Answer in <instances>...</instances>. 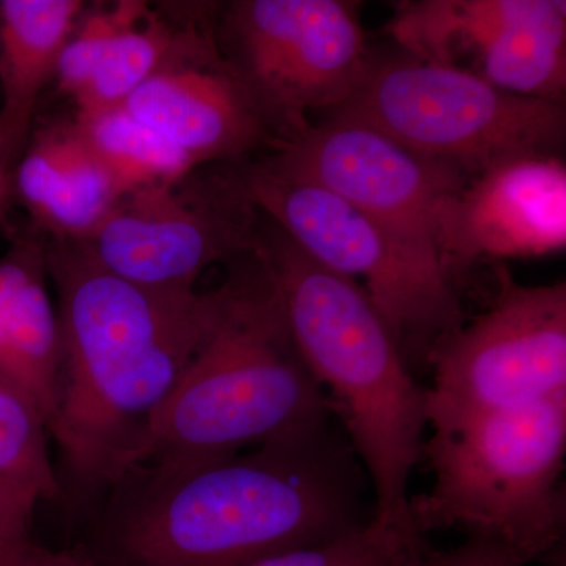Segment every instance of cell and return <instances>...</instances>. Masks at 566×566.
Returning a JSON list of instances; mask_svg holds the SVG:
<instances>
[{
	"label": "cell",
	"instance_id": "obj_1",
	"mask_svg": "<svg viewBox=\"0 0 566 566\" xmlns=\"http://www.w3.org/2000/svg\"><path fill=\"white\" fill-rule=\"evenodd\" d=\"M346 438L318 430L207 463H148L87 513L95 566H245L374 520Z\"/></svg>",
	"mask_w": 566,
	"mask_h": 566
},
{
	"label": "cell",
	"instance_id": "obj_2",
	"mask_svg": "<svg viewBox=\"0 0 566 566\" xmlns=\"http://www.w3.org/2000/svg\"><path fill=\"white\" fill-rule=\"evenodd\" d=\"M46 240L57 292L61 398L52 420L62 499L91 512L132 464L219 307V290L175 293L112 274L80 241Z\"/></svg>",
	"mask_w": 566,
	"mask_h": 566
},
{
	"label": "cell",
	"instance_id": "obj_3",
	"mask_svg": "<svg viewBox=\"0 0 566 566\" xmlns=\"http://www.w3.org/2000/svg\"><path fill=\"white\" fill-rule=\"evenodd\" d=\"M227 266L210 329L129 469L223 460L329 423V401L297 352L262 249Z\"/></svg>",
	"mask_w": 566,
	"mask_h": 566
},
{
	"label": "cell",
	"instance_id": "obj_4",
	"mask_svg": "<svg viewBox=\"0 0 566 566\" xmlns=\"http://www.w3.org/2000/svg\"><path fill=\"white\" fill-rule=\"evenodd\" d=\"M262 253L297 352L370 480L375 523L412 528L409 482L427 442V387L363 285L314 262L264 216Z\"/></svg>",
	"mask_w": 566,
	"mask_h": 566
},
{
	"label": "cell",
	"instance_id": "obj_5",
	"mask_svg": "<svg viewBox=\"0 0 566 566\" xmlns=\"http://www.w3.org/2000/svg\"><path fill=\"white\" fill-rule=\"evenodd\" d=\"M565 453L566 394L433 431V486L409 499L411 526L497 543L524 565L547 557L564 538Z\"/></svg>",
	"mask_w": 566,
	"mask_h": 566
},
{
	"label": "cell",
	"instance_id": "obj_6",
	"mask_svg": "<svg viewBox=\"0 0 566 566\" xmlns=\"http://www.w3.org/2000/svg\"><path fill=\"white\" fill-rule=\"evenodd\" d=\"M326 120L354 123L465 177L528 155H560L565 103L524 98L405 52L374 57Z\"/></svg>",
	"mask_w": 566,
	"mask_h": 566
},
{
	"label": "cell",
	"instance_id": "obj_7",
	"mask_svg": "<svg viewBox=\"0 0 566 566\" xmlns=\"http://www.w3.org/2000/svg\"><path fill=\"white\" fill-rule=\"evenodd\" d=\"M214 40L275 145L304 133L311 112L342 106L371 59L359 3L349 0H238Z\"/></svg>",
	"mask_w": 566,
	"mask_h": 566
},
{
	"label": "cell",
	"instance_id": "obj_8",
	"mask_svg": "<svg viewBox=\"0 0 566 566\" xmlns=\"http://www.w3.org/2000/svg\"><path fill=\"white\" fill-rule=\"evenodd\" d=\"M252 202L297 248L359 283L392 331L406 363L422 360L465 323L458 294L420 281L387 234L356 205L270 155L238 161Z\"/></svg>",
	"mask_w": 566,
	"mask_h": 566
},
{
	"label": "cell",
	"instance_id": "obj_9",
	"mask_svg": "<svg viewBox=\"0 0 566 566\" xmlns=\"http://www.w3.org/2000/svg\"><path fill=\"white\" fill-rule=\"evenodd\" d=\"M112 274L163 292H196L207 268L259 252L263 216L237 163L125 192L81 241Z\"/></svg>",
	"mask_w": 566,
	"mask_h": 566
},
{
	"label": "cell",
	"instance_id": "obj_10",
	"mask_svg": "<svg viewBox=\"0 0 566 566\" xmlns=\"http://www.w3.org/2000/svg\"><path fill=\"white\" fill-rule=\"evenodd\" d=\"M428 427L450 430L566 394V285L506 281L493 305L428 356Z\"/></svg>",
	"mask_w": 566,
	"mask_h": 566
},
{
	"label": "cell",
	"instance_id": "obj_11",
	"mask_svg": "<svg viewBox=\"0 0 566 566\" xmlns=\"http://www.w3.org/2000/svg\"><path fill=\"white\" fill-rule=\"evenodd\" d=\"M268 155L356 205L420 281L436 292L458 294L439 251L442 205L469 180L455 167L417 155L374 129L335 120L308 126Z\"/></svg>",
	"mask_w": 566,
	"mask_h": 566
},
{
	"label": "cell",
	"instance_id": "obj_12",
	"mask_svg": "<svg viewBox=\"0 0 566 566\" xmlns=\"http://www.w3.org/2000/svg\"><path fill=\"white\" fill-rule=\"evenodd\" d=\"M122 107L199 167L243 161L275 147L251 96L223 61L214 28L178 32L166 61Z\"/></svg>",
	"mask_w": 566,
	"mask_h": 566
},
{
	"label": "cell",
	"instance_id": "obj_13",
	"mask_svg": "<svg viewBox=\"0 0 566 566\" xmlns=\"http://www.w3.org/2000/svg\"><path fill=\"white\" fill-rule=\"evenodd\" d=\"M566 248L560 155L509 159L475 175L442 205L439 251L452 279L482 260L539 259Z\"/></svg>",
	"mask_w": 566,
	"mask_h": 566
},
{
	"label": "cell",
	"instance_id": "obj_14",
	"mask_svg": "<svg viewBox=\"0 0 566 566\" xmlns=\"http://www.w3.org/2000/svg\"><path fill=\"white\" fill-rule=\"evenodd\" d=\"M62 342L48 292L46 240L17 233L0 256V379L40 409L51 428L61 398Z\"/></svg>",
	"mask_w": 566,
	"mask_h": 566
},
{
	"label": "cell",
	"instance_id": "obj_15",
	"mask_svg": "<svg viewBox=\"0 0 566 566\" xmlns=\"http://www.w3.org/2000/svg\"><path fill=\"white\" fill-rule=\"evenodd\" d=\"M13 196L31 214L36 232L81 243L123 191L73 122L36 134L14 166Z\"/></svg>",
	"mask_w": 566,
	"mask_h": 566
},
{
	"label": "cell",
	"instance_id": "obj_16",
	"mask_svg": "<svg viewBox=\"0 0 566 566\" xmlns=\"http://www.w3.org/2000/svg\"><path fill=\"white\" fill-rule=\"evenodd\" d=\"M82 10L81 0H0V123L17 159Z\"/></svg>",
	"mask_w": 566,
	"mask_h": 566
},
{
	"label": "cell",
	"instance_id": "obj_17",
	"mask_svg": "<svg viewBox=\"0 0 566 566\" xmlns=\"http://www.w3.org/2000/svg\"><path fill=\"white\" fill-rule=\"evenodd\" d=\"M534 0H417L398 3L387 32L400 51L419 61L474 74L506 28Z\"/></svg>",
	"mask_w": 566,
	"mask_h": 566
},
{
	"label": "cell",
	"instance_id": "obj_18",
	"mask_svg": "<svg viewBox=\"0 0 566 566\" xmlns=\"http://www.w3.org/2000/svg\"><path fill=\"white\" fill-rule=\"evenodd\" d=\"M50 427L31 398L0 379V512L31 531L36 505L62 499Z\"/></svg>",
	"mask_w": 566,
	"mask_h": 566
},
{
	"label": "cell",
	"instance_id": "obj_19",
	"mask_svg": "<svg viewBox=\"0 0 566 566\" xmlns=\"http://www.w3.org/2000/svg\"><path fill=\"white\" fill-rule=\"evenodd\" d=\"M74 123L123 193L170 185L199 169L185 151L136 120L122 106L77 114Z\"/></svg>",
	"mask_w": 566,
	"mask_h": 566
},
{
	"label": "cell",
	"instance_id": "obj_20",
	"mask_svg": "<svg viewBox=\"0 0 566 566\" xmlns=\"http://www.w3.org/2000/svg\"><path fill=\"white\" fill-rule=\"evenodd\" d=\"M178 32L142 11L118 32L87 87L76 96L80 114L122 106L172 51Z\"/></svg>",
	"mask_w": 566,
	"mask_h": 566
},
{
	"label": "cell",
	"instance_id": "obj_21",
	"mask_svg": "<svg viewBox=\"0 0 566 566\" xmlns=\"http://www.w3.org/2000/svg\"><path fill=\"white\" fill-rule=\"evenodd\" d=\"M415 528L370 523L345 534L294 547L245 566H398L409 547L420 538Z\"/></svg>",
	"mask_w": 566,
	"mask_h": 566
},
{
	"label": "cell",
	"instance_id": "obj_22",
	"mask_svg": "<svg viewBox=\"0 0 566 566\" xmlns=\"http://www.w3.org/2000/svg\"><path fill=\"white\" fill-rule=\"evenodd\" d=\"M144 10V3L120 2L114 9L85 18L80 28L76 25L55 69L61 91L76 98L87 87L118 32Z\"/></svg>",
	"mask_w": 566,
	"mask_h": 566
},
{
	"label": "cell",
	"instance_id": "obj_23",
	"mask_svg": "<svg viewBox=\"0 0 566 566\" xmlns=\"http://www.w3.org/2000/svg\"><path fill=\"white\" fill-rule=\"evenodd\" d=\"M398 566H527L505 547L486 539L465 538L464 543L449 549H436L428 545L427 536L409 547ZM553 566H565L557 558Z\"/></svg>",
	"mask_w": 566,
	"mask_h": 566
},
{
	"label": "cell",
	"instance_id": "obj_24",
	"mask_svg": "<svg viewBox=\"0 0 566 566\" xmlns=\"http://www.w3.org/2000/svg\"><path fill=\"white\" fill-rule=\"evenodd\" d=\"M2 566H95L76 546L69 549L52 547L33 542L31 536L20 543Z\"/></svg>",
	"mask_w": 566,
	"mask_h": 566
},
{
	"label": "cell",
	"instance_id": "obj_25",
	"mask_svg": "<svg viewBox=\"0 0 566 566\" xmlns=\"http://www.w3.org/2000/svg\"><path fill=\"white\" fill-rule=\"evenodd\" d=\"M17 161V156L7 139L6 129L0 123V229L7 223V211L11 202V175Z\"/></svg>",
	"mask_w": 566,
	"mask_h": 566
},
{
	"label": "cell",
	"instance_id": "obj_26",
	"mask_svg": "<svg viewBox=\"0 0 566 566\" xmlns=\"http://www.w3.org/2000/svg\"><path fill=\"white\" fill-rule=\"evenodd\" d=\"M31 534L28 531L14 526L11 521L7 520L6 516L0 512V566L6 564L9 558L11 551L14 549L20 543L29 538Z\"/></svg>",
	"mask_w": 566,
	"mask_h": 566
}]
</instances>
